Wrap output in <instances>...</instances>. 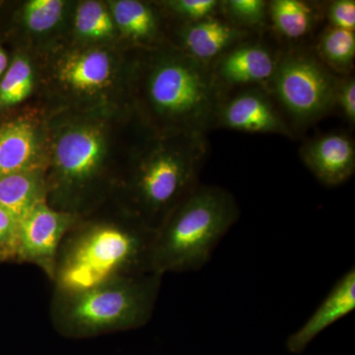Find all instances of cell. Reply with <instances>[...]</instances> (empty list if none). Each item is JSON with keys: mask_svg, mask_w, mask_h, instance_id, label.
Masks as SVG:
<instances>
[{"mask_svg": "<svg viewBox=\"0 0 355 355\" xmlns=\"http://www.w3.org/2000/svg\"><path fill=\"white\" fill-rule=\"evenodd\" d=\"M155 237V230L127 209L119 219L79 217L58 249L51 282L55 291H81L154 272Z\"/></svg>", "mask_w": 355, "mask_h": 355, "instance_id": "cell-1", "label": "cell"}, {"mask_svg": "<svg viewBox=\"0 0 355 355\" xmlns=\"http://www.w3.org/2000/svg\"><path fill=\"white\" fill-rule=\"evenodd\" d=\"M162 279L150 272L81 291H53L51 323L60 336L73 340L141 328L153 316Z\"/></svg>", "mask_w": 355, "mask_h": 355, "instance_id": "cell-2", "label": "cell"}, {"mask_svg": "<svg viewBox=\"0 0 355 355\" xmlns=\"http://www.w3.org/2000/svg\"><path fill=\"white\" fill-rule=\"evenodd\" d=\"M240 216L232 193L200 184L156 231L153 272L198 270Z\"/></svg>", "mask_w": 355, "mask_h": 355, "instance_id": "cell-3", "label": "cell"}, {"mask_svg": "<svg viewBox=\"0 0 355 355\" xmlns=\"http://www.w3.org/2000/svg\"><path fill=\"white\" fill-rule=\"evenodd\" d=\"M209 144L202 135H188L181 144H159L142 159L128 184L127 210L157 231L200 184Z\"/></svg>", "mask_w": 355, "mask_h": 355, "instance_id": "cell-4", "label": "cell"}, {"mask_svg": "<svg viewBox=\"0 0 355 355\" xmlns=\"http://www.w3.org/2000/svg\"><path fill=\"white\" fill-rule=\"evenodd\" d=\"M149 106L182 135H202L216 125L220 85L211 64L186 53L159 58L146 80Z\"/></svg>", "mask_w": 355, "mask_h": 355, "instance_id": "cell-5", "label": "cell"}, {"mask_svg": "<svg viewBox=\"0 0 355 355\" xmlns=\"http://www.w3.org/2000/svg\"><path fill=\"white\" fill-rule=\"evenodd\" d=\"M268 83L284 110L300 125L326 116L336 104L340 85L317 58L295 51L277 60Z\"/></svg>", "mask_w": 355, "mask_h": 355, "instance_id": "cell-6", "label": "cell"}, {"mask_svg": "<svg viewBox=\"0 0 355 355\" xmlns=\"http://www.w3.org/2000/svg\"><path fill=\"white\" fill-rule=\"evenodd\" d=\"M79 216L39 203L18 222L16 263H31L53 282L58 249Z\"/></svg>", "mask_w": 355, "mask_h": 355, "instance_id": "cell-7", "label": "cell"}, {"mask_svg": "<svg viewBox=\"0 0 355 355\" xmlns=\"http://www.w3.org/2000/svg\"><path fill=\"white\" fill-rule=\"evenodd\" d=\"M217 123L222 127L252 133H277L292 137L286 121L260 89H248L228 101H222Z\"/></svg>", "mask_w": 355, "mask_h": 355, "instance_id": "cell-8", "label": "cell"}, {"mask_svg": "<svg viewBox=\"0 0 355 355\" xmlns=\"http://www.w3.org/2000/svg\"><path fill=\"white\" fill-rule=\"evenodd\" d=\"M300 155L310 171L326 186H338L354 174V142L345 133H329L311 139L301 147Z\"/></svg>", "mask_w": 355, "mask_h": 355, "instance_id": "cell-9", "label": "cell"}, {"mask_svg": "<svg viewBox=\"0 0 355 355\" xmlns=\"http://www.w3.org/2000/svg\"><path fill=\"white\" fill-rule=\"evenodd\" d=\"M354 308L355 270L352 268L338 280L329 295L305 324L288 336L287 350L293 354H302L320 334L349 315Z\"/></svg>", "mask_w": 355, "mask_h": 355, "instance_id": "cell-10", "label": "cell"}, {"mask_svg": "<svg viewBox=\"0 0 355 355\" xmlns=\"http://www.w3.org/2000/svg\"><path fill=\"white\" fill-rule=\"evenodd\" d=\"M277 60L265 46L258 44L236 46L216 60L214 67L217 83L228 86L268 83Z\"/></svg>", "mask_w": 355, "mask_h": 355, "instance_id": "cell-11", "label": "cell"}, {"mask_svg": "<svg viewBox=\"0 0 355 355\" xmlns=\"http://www.w3.org/2000/svg\"><path fill=\"white\" fill-rule=\"evenodd\" d=\"M246 35L238 26L216 15L187 25L182 41L187 55L203 64H211Z\"/></svg>", "mask_w": 355, "mask_h": 355, "instance_id": "cell-12", "label": "cell"}, {"mask_svg": "<svg viewBox=\"0 0 355 355\" xmlns=\"http://www.w3.org/2000/svg\"><path fill=\"white\" fill-rule=\"evenodd\" d=\"M41 170L34 128L26 121H14L0 128V176Z\"/></svg>", "mask_w": 355, "mask_h": 355, "instance_id": "cell-13", "label": "cell"}, {"mask_svg": "<svg viewBox=\"0 0 355 355\" xmlns=\"http://www.w3.org/2000/svg\"><path fill=\"white\" fill-rule=\"evenodd\" d=\"M48 202V183L42 170L0 176V209L18 222L36 205Z\"/></svg>", "mask_w": 355, "mask_h": 355, "instance_id": "cell-14", "label": "cell"}, {"mask_svg": "<svg viewBox=\"0 0 355 355\" xmlns=\"http://www.w3.org/2000/svg\"><path fill=\"white\" fill-rule=\"evenodd\" d=\"M112 60L105 51L92 50L67 58L60 69V77L76 90L95 91L104 87L112 76Z\"/></svg>", "mask_w": 355, "mask_h": 355, "instance_id": "cell-15", "label": "cell"}, {"mask_svg": "<svg viewBox=\"0 0 355 355\" xmlns=\"http://www.w3.org/2000/svg\"><path fill=\"white\" fill-rule=\"evenodd\" d=\"M268 12L275 28L287 39L302 38L315 22L313 9L299 0H273L268 4Z\"/></svg>", "mask_w": 355, "mask_h": 355, "instance_id": "cell-16", "label": "cell"}, {"mask_svg": "<svg viewBox=\"0 0 355 355\" xmlns=\"http://www.w3.org/2000/svg\"><path fill=\"white\" fill-rule=\"evenodd\" d=\"M113 19L125 36L137 41L153 38L157 30V22L153 9L135 0L114 2Z\"/></svg>", "mask_w": 355, "mask_h": 355, "instance_id": "cell-17", "label": "cell"}, {"mask_svg": "<svg viewBox=\"0 0 355 355\" xmlns=\"http://www.w3.org/2000/svg\"><path fill=\"white\" fill-rule=\"evenodd\" d=\"M319 53L333 69L340 71L350 69L355 58V33L330 28L322 36Z\"/></svg>", "mask_w": 355, "mask_h": 355, "instance_id": "cell-18", "label": "cell"}, {"mask_svg": "<svg viewBox=\"0 0 355 355\" xmlns=\"http://www.w3.org/2000/svg\"><path fill=\"white\" fill-rule=\"evenodd\" d=\"M34 76L31 64L23 58H16L0 81V108L14 106L31 94Z\"/></svg>", "mask_w": 355, "mask_h": 355, "instance_id": "cell-19", "label": "cell"}, {"mask_svg": "<svg viewBox=\"0 0 355 355\" xmlns=\"http://www.w3.org/2000/svg\"><path fill=\"white\" fill-rule=\"evenodd\" d=\"M76 27L86 38L104 39L114 32V19L99 2L86 1L77 8Z\"/></svg>", "mask_w": 355, "mask_h": 355, "instance_id": "cell-20", "label": "cell"}, {"mask_svg": "<svg viewBox=\"0 0 355 355\" xmlns=\"http://www.w3.org/2000/svg\"><path fill=\"white\" fill-rule=\"evenodd\" d=\"M62 10L64 2L60 0H32L25 7L26 25L33 32L49 31L60 20Z\"/></svg>", "mask_w": 355, "mask_h": 355, "instance_id": "cell-21", "label": "cell"}, {"mask_svg": "<svg viewBox=\"0 0 355 355\" xmlns=\"http://www.w3.org/2000/svg\"><path fill=\"white\" fill-rule=\"evenodd\" d=\"M221 8L238 27L263 25L268 13V3L263 0H228L221 2Z\"/></svg>", "mask_w": 355, "mask_h": 355, "instance_id": "cell-22", "label": "cell"}, {"mask_svg": "<svg viewBox=\"0 0 355 355\" xmlns=\"http://www.w3.org/2000/svg\"><path fill=\"white\" fill-rule=\"evenodd\" d=\"M168 6L191 24L216 16L217 10L221 8V2L216 0H176L168 2Z\"/></svg>", "mask_w": 355, "mask_h": 355, "instance_id": "cell-23", "label": "cell"}, {"mask_svg": "<svg viewBox=\"0 0 355 355\" xmlns=\"http://www.w3.org/2000/svg\"><path fill=\"white\" fill-rule=\"evenodd\" d=\"M18 221L0 209V261H16Z\"/></svg>", "mask_w": 355, "mask_h": 355, "instance_id": "cell-24", "label": "cell"}, {"mask_svg": "<svg viewBox=\"0 0 355 355\" xmlns=\"http://www.w3.org/2000/svg\"><path fill=\"white\" fill-rule=\"evenodd\" d=\"M329 19L333 27L338 29L355 30V1L354 0H336L331 2L329 8Z\"/></svg>", "mask_w": 355, "mask_h": 355, "instance_id": "cell-25", "label": "cell"}, {"mask_svg": "<svg viewBox=\"0 0 355 355\" xmlns=\"http://www.w3.org/2000/svg\"><path fill=\"white\" fill-rule=\"evenodd\" d=\"M336 104L340 105L345 118L350 125L355 123V79L349 77L345 80L340 81L338 94H336Z\"/></svg>", "mask_w": 355, "mask_h": 355, "instance_id": "cell-26", "label": "cell"}]
</instances>
